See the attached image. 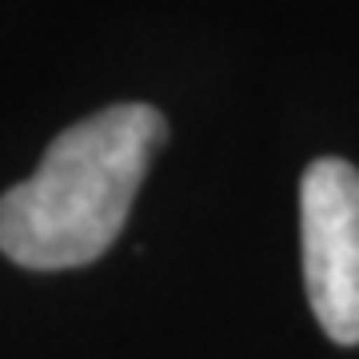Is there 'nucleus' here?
I'll return each instance as SVG.
<instances>
[{
  "mask_svg": "<svg viewBox=\"0 0 359 359\" xmlns=\"http://www.w3.org/2000/svg\"><path fill=\"white\" fill-rule=\"evenodd\" d=\"M164 132L152 104H112L65 128L36 172L0 196V252L36 271L100 259L124 228Z\"/></svg>",
  "mask_w": 359,
  "mask_h": 359,
  "instance_id": "nucleus-1",
  "label": "nucleus"
},
{
  "mask_svg": "<svg viewBox=\"0 0 359 359\" xmlns=\"http://www.w3.org/2000/svg\"><path fill=\"white\" fill-rule=\"evenodd\" d=\"M304 280L311 311L335 344H359V172L316 160L299 184Z\"/></svg>",
  "mask_w": 359,
  "mask_h": 359,
  "instance_id": "nucleus-2",
  "label": "nucleus"
}]
</instances>
